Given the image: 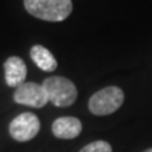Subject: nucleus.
I'll return each mask as SVG.
<instances>
[{
	"label": "nucleus",
	"instance_id": "9d476101",
	"mask_svg": "<svg viewBox=\"0 0 152 152\" xmlns=\"http://www.w3.org/2000/svg\"><path fill=\"white\" fill-rule=\"evenodd\" d=\"M143 152H152V148H148V150H146V151H143Z\"/></svg>",
	"mask_w": 152,
	"mask_h": 152
},
{
	"label": "nucleus",
	"instance_id": "6e6552de",
	"mask_svg": "<svg viewBox=\"0 0 152 152\" xmlns=\"http://www.w3.org/2000/svg\"><path fill=\"white\" fill-rule=\"evenodd\" d=\"M31 58L32 61L39 67L42 71L46 72H52L57 69V61L53 57V55L41 45H36L31 48Z\"/></svg>",
	"mask_w": 152,
	"mask_h": 152
},
{
	"label": "nucleus",
	"instance_id": "0eeeda50",
	"mask_svg": "<svg viewBox=\"0 0 152 152\" xmlns=\"http://www.w3.org/2000/svg\"><path fill=\"white\" fill-rule=\"evenodd\" d=\"M83 131V124L75 117H61L57 118L52 124V133L55 137L61 140L76 138Z\"/></svg>",
	"mask_w": 152,
	"mask_h": 152
},
{
	"label": "nucleus",
	"instance_id": "f257e3e1",
	"mask_svg": "<svg viewBox=\"0 0 152 152\" xmlns=\"http://www.w3.org/2000/svg\"><path fill=\"white\" fill-rule=\"evenodd\" d=\"M31 15L46 22H62L72 12L71 0H24Z\"/></svg>",
	"mask_w": 152,
	"mask_h": 152
},
{
	"label": "nucleus",
	"instance_id": "f03ea898",
	"mask_svg": "<svg viewBox=\"0 0 152 152\" xmlns=\"http://www.w3.org/2000/svg\"><path fill=\"white\" fill-rule=\"evenodd\" d=\"M48 100L58 108L70 107L77 99V89L71 80L64 76H52L43 81Z\"/></svg>",
	"mask_w": 152,
	"mask_h": 152
},
{
	"label": "nucleus",
	"instance_id": "39448f33",
	"mask_svg": "<svg viewBox=\"0 0 152 152\" xmlns=\"http://www.w3.org/2000/svg\"><path fill=\"white\" fill-rule=\"evenodd\" d=\"M14 102L32 108H43L48 100L43 85L36 83H24L14 91Z\"/></svg>",
	"mask_w": 152,
	"mask_h": 152
},
{
	"label": "nucleus",
	"instance_id": "1a4fd4ad",
	"mask_svg": "<svg viewBox=\"0 0 152 152\" xmlns=\"http://www.w3.org/2000/svg\"><path fill=\"white\" fill-rule=\"evenodd\" d=\"M80 152H113L112 146L107 141H94L83 147Z\"/></svg>",
	"mask_w": 152,
	"mask_h": 152
},
{
	"label": "nucleus",
	"instance_id": "423d86ee",
	"mask_svg": "<svg viewBox=\"0 0 152 152\" xmlns=\"http://www.w3.org/2000/svg\"><path fill=\"white\" fill-rule=\"evenodd\" d=\"M4 72H5V83L10 88H18L26 83L27 66L20 57L12 56L4 62Z\"/></svg>",
	"mask_w": 152,
	"mask_h": 152
},
{
	"label": "nucleus",
	"instance_id": "20e7f679",
	"mask_svg": "<svg viewBox=\"0 0 152 152\" xmlns=\"http://www.w3.org/2000/svg\"><path fill=\"white\" fill-rule=\"evenodd\" d=\"M41 129V123L36 114L26 112L15 117L9 124V133L18 142L33 140Z\"/></svg>",
	"mask_w": 152,
	"mask_h": 152
},
{
	"label": "nucleus",
	"instance_id": "7ed1b4c3",
	"mask_svg": "<svg viewBox=\"0 0 152 152\" xmlns=\"http://www.w3.org/2000/svg\"><path fill=\"white\" fill-rule=\"evenodd\" d=\"M124 93L118 86H108L99 90L89 99V110L95 115H108L122 107Z\"/></svg>",
	"mask_w": 152,
	"mask_h": 152
}]
</instances>
